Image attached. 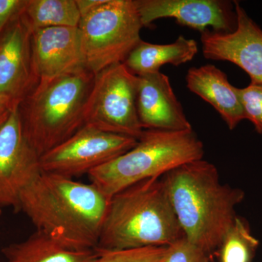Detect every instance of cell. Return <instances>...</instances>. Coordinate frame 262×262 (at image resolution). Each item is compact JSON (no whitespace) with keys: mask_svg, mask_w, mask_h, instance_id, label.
<instances>
[{"mask_svg":"<svg viewBox=\"0 0 262 262\" xmlns=\"http://www.w3.org/2000/svg\"><path fill=\"white\" fill-rule=\"evenodd\" d=\"M110 196L94 184L42 172L26 188L19 211L40 232L75 251L95 250Z\"/></svg>","mask_w":262,"mask_h":262,"instance_id":"1","label":"cell"},{"mask_svg":"<svg viewBox=\"0 0 262 262\" xmlns=\"http://www.w3.org/2000/svg\"><path fill=\"white\" fill-rule=\"evenodd\" d=\"M163 179L184 237L210 256L220 251L244 191L222 184L216 167L203 159L184 164Z\"/></svg>","mask_w":262,"mask_h":262,"instance_id":"2","label":"cell"},{"mask_svg":"<svg viewBox=\"0 0 262 262\" xmlns=\"http://www.w3.org/2000/svg\"><path fill=\"white\" fill-rule=\"evenodd\" d=\"M182 237L163 177H156L110 198L95 251L168 246Z\"/></svg>","mask_w":262,"mask_h":262,"instance_id":"3","label":"cell"},{"mask_svg":"<svg viewBox=\"0 0 262 262\" xmlns=\"http://www.w3.org/2000/svg\"><path fill=\"white\" fill-rule=\"evenodd\" d=\"M95 74L88 70L40 80L18 104L26 139L40 158L84 125Z\"/></svg>","mask_w":262,"mask_h":262,"instance_id":"4","label":"cell"},{"mask_svg":"<svg viewBox=\"0 0 262 262\" xmlns=\"http://www.w3.org/2000/svg\"><path fill=\"white\" fill-rule=\"evenodd\" d=\"M204 154L203 143L193 130H144L132 149L88 175L91 184L111 198L136 183L203 159Z\"/></svg>","mask_w":262,"mask_h":262,"instance_id":"5","label":"cell"},{"mask_svg":"<svg viewBox=\"0 0 262 262\" xmlns=\"http://www.w3.org/2000/svg\"><path fill=\"white\" fill-rule=\"evenodd\" d=\"M144 27L134 0H106L81 18L78 29L87 70L96 74L124 63Z\"/></svg>","mask_w":262,"mask_h":262,"instance_id":"6","label":"cell"},{"mask_svg":"<svg viewBox=\"0 0 262 262\" xmlns=\"http://www.w3.org/2000/svg\"><path fill=\"white\" fill-rule=\"evenodd\" d=\"M138 76L124 63L95 75L84 106V125L139 139L144 133L136 104Z\"/></svg>","mask_w":262,"mask_h":262,"instance_id":"7","label":"cell"},{"mask_svg":"<svg viewBox=\"0 0 262 262\" xmlns=\"http://www.w3.org/2000/svg\"><path fill=\"white\" fill-rule=\"evenodd\" d=\"M137 139L84 125L39 158L44 173L67 178L89 174L132 149Z\"/></svg>","mask_w":262,"mask_h":262,"instance_id":"8","label":"cell"},{"mask_svg":"<svg viewBox=\"0 0 262 262\" xmlns=\"http://www.w3.org/2000/svg\"><path fill=\"white\" fill-rule=\"evenodd\" d=\"M39 158L24 136L18 105L0 128V206L19 211L20 194L42 173Z\"/></svg>","mask_w":262,"mask_h":262,"instance_id":"9","label":"cell"},{"mask_svg":"<svg viewBox=\"0 0 262 262\" xmlns=\"http://www.w3.org/2000/svg\"><path fill=\"white\" fill-rule=\"evenodd\" d=\"M236 27L232 32L207 29L201 33L202 51L207 59L229 61L245 71L251 83L262 84V29L239 2L234 1Z\"/></svg>","mask_w":262,"mask_h":262,"instance_id":"10","label":"cell"},{"mask_svg":"<svg viewBox=\"0 0 262 262\" xmlns=\"http://www.w3.org/2000/svg\"><path fill=\"white\" fill-rule=\"evenodd\" d=\"M141 21L149 27L160 18L203 32L210 27L216 32H232L236 27L233 3L221 0H134Z\"/></svg>","mask_w":262,"mask_h":262,"instance_id":"11","label":"cell"},{"mask_svg":"<svg viewBox=\"0 0 262 262\" xmlns=\"http://www.w3.org/2000/svg\"><path fill=\"white\" fill-rule=\"evenodd\" d=\"M31 49L38 82L87 70L78 27H51L34 31Z\"/></svg>","mask_w":262,"mask_h":262,"instance_id":"12","label":"cell"},{"mask_svg":"<svg viewBox=\"0 0 262 262\" xmlns=\"http://www.w3.org/2000/svg\"><path fill=\"white\" fill-rule=\"evenodd\" d=\"M32 33L20 15L0 38V95L16 104L38 83L32 64Z\"/></svg>","mask_w":262,"mask_h":262,"instance_id":"13","label":"cell"},{"mask_svg":"<svg viewBox=\"0 0 262 262\" xmlns=\"http://www.w3.org/2000/svg\"><path fill=\"white\" fill-rule=\"evenodd\" d=\"M136 104L144 130H192L170 79L160 71L138 76Z\"/></svg>","mask_w":262,"mask_h":262,"instance_id":"14","label":"cell"},{"mask_svg":"<svg viewBox=\"0 0 262 262\" xmlns=\"http://www.w3.org/2000/svg\"><path fill=\"white\" fill-rule=\"evenodd\" d=\"M187 89L211 104L229 130L245 119L238 89L229 82L227 75L213 64L192 67L186 76Z\"/></svg>","mask_w":262,"mask_h":262,"instance_id":"15","label":"cell"},{"mask_svg":"<svg viewBox=\"0 0 262 262\" xmlns=\"http://www.w3.org/2000/svg\"><path fill=\"white\" fill-rule=\"evenodd\" d=\"M198 52V43L181 35L170 44H154L141 40L127 57L124 64L137 76L160 72L165 64L175 67L192 61Z\"/></svg>","mask_w":262,"mask_h":262,"instance_id":"16","label":"cell"},{"mask_svg":"<svg viewBox=\"0 0 262 262\" xmlns=\"http://www.w3.org/2000/svg\"><path fill=\"white\" fill-rule=\"evenodd\" d=\"M3 253L8 262H94L98 257L95 250L70 249L39 232L3 248Z\"/></svg>","mask_w":262,"mask_h":262,"instance_id":"17","label":"cell"},{"mask_svg":"<svg viewBox=\"0 0 262 262\" xmlns=\"http://www.w3.org/2000/svg\"><path fill=\"white\" fill-rule=\"evenodd\" d=\"M20 17L32 31L51 27H78L76 0H27Z\"/></svg>","mask_w":262,"mask_h":262,"instance_id":"18","label":"cell"},{"mask_svg":"<svg viewBox=\"0 0 262 262\" xmlns=\"http://www.w3.org/2000/svg\"><path fill=\"white\" fill-rule=\"evenodd\" d=\"M259 245L247 221L237 216L220 249L222 262H251Z\"/></svg>","mask_w":262,"mask_h":262,"instance_id":"19","label":"cell"},{"mask_svg":"<svg viewBox=\"0 0 262 262\" xmlns=\"http://www.w3.org/2000/svg\"><path fill=\"white\" fill-rule=\"evenodd\" d=\"M94 262H163L168 253V246H151L127 249L96 251Z\"/></svg>","mask_w":262,"mask_h":262,"instance_id":"20","label":"cell"},{"mask_svg":"<svg viewBox=\"0 0 262 262\" xmlns=\"http://www.w3.org/2000/svg\"><path fill=\"white\" fill-rule=\"evenodd\" d=\"M245 119L249 120L258 134H262V84L250 83L238 89Z\"/></svg>","mask_w":262,"mask_h":262,"instance_id":"21","label":"cell"},{"mask_svg":"<svg viewBox=\"0 0 262 262\" xmlns=\"http://www.w3.org/2000/svg\"><path fill=\"white\" fill-rule=\"evenodd\" d=\"M210 257L202 248L182 237L168 246V255L163 262H210Z\"/></svg>","mask_w":262,"mask_h":262,"instance_id":"22","label":"cell"},{"mask_svg":"<svg viewBox=\"0 0 262 262\" xmlns=\"http://www.w3.org/2000/svg\"><path fill=\"white\" fill-rule=\"evenodd\" d=\"M27 0H0V38L23 11Z\"/></svg>","mask_w":262,"mask_h":262,"instance_id":"23","label":"cell"},{"mask_svg":"<svg viewBox=\"0 0 262 262\" xmlns=\"http://www.w3.org/2000/svg\"><path fill=\"white\" fill-rule=\"evenodd\" d=\"M18 105L10 98L0 95V128L8 120L12 112Z\"/></svg>","mask_w":262,"mask_h":262,"instance_id":"24","label":"cell"},{"mask_svg":"<svg viewBox=\"0 0 262 262\" xmlns=\"http://www.w3.org/2000/svg\"><path fill=\"white\" fill-rule=\"evenodd\" d=\"M106 2V0H76L81 18L97 9Z\"/></svg>","mask_w":262,"mask_h":262,"instance_id":"25","label":"cell"},{"mask_svg":"<svg viewBox=\"0 0 262 262\" xmlns=\"http://www.w3.org/2000/svg\"><path fill=\"white\" fill-rule=\"evenodd\" d=\"M1 208H2V206H0V213H1Z\"/></svg>","mask_w":262,"mask_h":262,"instance_id":"26","label":"cell"}]
</instances>
